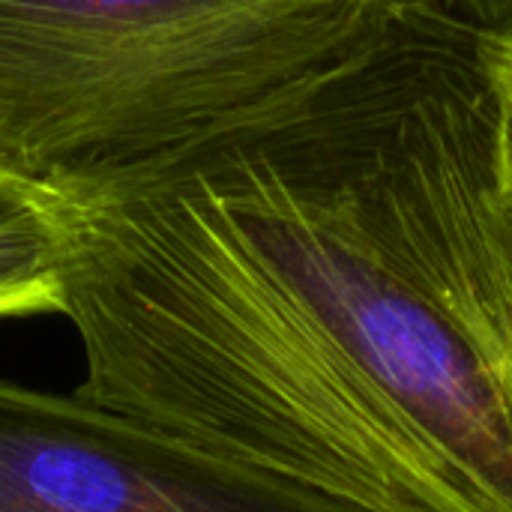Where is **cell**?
I'll return each mask as SVG.
<instances>
[{
  "label": "cell",
  "instance_id": "5b68a950",
  "mask_svg": "<svg viewBox=\"0 0 512 512\" xmlns=\"http://www.w3.org/2000/svg\"><path fill=\"white\" fill-rule=\"evenodd\" d=\"M492 36V63H495V75L498 84L504 90V102L510 111V126H512V30L510 33H489Z\"/></svg>",
  "mask_w": 512,
  "mask_h": 512
},
{
  "label": "cell",
  "instance_id": "6da1fadb",
  "mask_svg": "<svg viewBox=\"0 0 512 512\" xmlns=\"http://www.w3.org/2000/svg\"><path fill=\"white\" fill-rule=\"evenodd\" d=\"M78 396L366 512H512V126L402 0L264 129L84 195Z\"/></svg>",
  "mask_w": 512,
  "mask_h": 512
},
{
  "label": "cell",
  "instance_id": "277c9868",
  "mask_svg": "<svg viewBox=\"0 0 512 512\" xmlns=\"http://www.w3.org/2000/svg\"><path fill=\"white\" fill-rule=\"evenodd\" d=\"M81 213L84 195L0 156V321L60 315L63 264Z\"/></svg>",
  "mask_w": 512,
  "mask_h": 512
},
{
  "label": "cell",
  "instance_id": "7a4b0ae2",
  "mask_svg": "<svg viewBox=\"0 0 512 512\" xmlns=\"http://www.w3.org/2000/svg\"><path fill=\"white\" fill-rule=\"evenodd\" d=\"M402 0H0V156L78 195L252 135Z\"/></svg>",
  "mask_w": 512,
  "mask_h": 512
},
{
  "label": "cell",
  "instance_id": "3957f363",
  "mask_svg": "<svg viewBox=\"0 0 512 512\" xmlns=\"http://www.w3.org/2000/svg\"><path fill=\"white\" fill-rule=\"evenodd\" d=\"M0 512H366L78 393L0 381Z\"/></svg>",
  "mask_w": 512,
  "mask_h": 512
}]
</instances>
